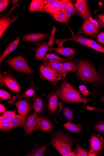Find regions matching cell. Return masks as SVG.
Listing matches in <instances>:
<instances>
[{"mask_svg": "<svg viewBox=\"0 0 104 156\" xmlns=\"http://www.w3.org/2000/svg\"><path fill=\"white\" fill-rule=\"evenodd\" d=\"M66 61L62 62V68L64 78L66 76L68 73L75 72V65L73 62Z\"/></svg>", "mask_w": 104, "mask_h": 156, "instance_id": "cell-27", "label": "cell"}, {"mask_svg": "<svg viewBox=\"0 0 104 156\" xmlns=\"http://www.w3.org/2000/svg\"><path fill=\"white\" fill-rule=\"evenodd\" d=\"M40 77L54 85L57 84L59 81L56 74L50 67L43 64L41 65L38 69Z\"/></svg>", "mask_w": 104, "mask_h": 156, "instance_id": "cell-10", "label": "cell"}, {"mask_svg": "<svg viewBox=\"0 0 104 156\" xmlns=\"http://www.w3.org/2000/svg\"><path fill=\"white\" fill-rule=\"evenodd\" d=\"M6 85L5 78L3 74L2 73L1 69L0 70V86L2 87Z\"/></svg>", "mask_w": 104, "mask_h": 156, "instance_id": "cell-45", "label": "cell"}, {"mask_svg": "<svg viewBox=\"0 0 104 156\" xmlns=\"http://www.w3.org/2000/svg\"><path fill=\"white\" fill-rule=\"evenodd\" d=\"M79 89L81 92L85 96L88 95L90 93L86 87L84 85H81L80 86Z\"/></svg>", "mask_w": 104, "mask_h": 156, "instance_id": "cell-41", "label": "cell"}, {"mask_svg": "<svg viewBox=\"0 0 104 156\" xmlns=\"http://www.w3.org/2000/svg\"><path fill=\"white\" fill-rule=\"evenodd\" d=\"M95 20L103 28H104V11L96 12L95 13Z\"/></svg>", "mask_w": 104, "mask_h": 156, "instance_id": "cell-33", "label": "cell"}, {"mask_svg": "<svg viewBox=\"0 0 104 156\" xmlns=\"http://www.w3.org/2000/svg\"><path fill=\"white\" fill-rule=\"evenodd\" d=\"M6 62L19 76L27 81L31 80L30 76L36 74L29 67L27 62L21 55L9 59L7 60Z\"/></svg>", "mask_w": 104, "mask_h": 156, "instance_id": "cell-5", "label": "cell"}, {"mask_svg": "<svg viewBox=\"0 0 104 156\" xmlns=\"http://www.w3.org/2000/svg\"><path fill=\"white\" fill-rule=\"evenodd\" d=\"M58 98L66 104L82 103L86 105L88 101L84 98L80 92L66 80H62L58 88Z\"/></svg>", "mask_w": 104, "mask_h": 156, "instance_id": "cell-3", "label": "cell"}, {"mask_svg": "<svg viewBox=\"0 0 104 156\" xmlns=\"http://www.w3.org/2000/svg\"><path fill=\"white\" fill-rule=\"evenodd\" d=\"M75 72L81 82L92 83V90L89 94L95 97L97 96L101 91L100 87L104 84V75H100L93 66L84 61H80L75 66Z\"/></svg>", "mask_w": 104, "mask_h": 156, "instance_id": "cell-1", "label": "cell"}, {"mask_svg": "<svg viewBox=\"0 0 104 156\" xmlns=\"http://www.w3.org/2000/svg\"><path fill=\"white\" fill-rule=\"evenodd\" d=\"M50 144L48 141L41 146H38V143L33 145L31 149L28 152L26 156H44L47 151L48 146Z\"/></svg>", "mask_w": 104, "mask_h": 156, "instance_id": "cell-17", "label": "cell"}, {"mask_svg": "<svg viewBox=\"0 0 104 156\" xmlns=\"http://www.w3.org/2000/svg\"><path fill=\"white\" fill-rule=\"evenodd\" d=\"M56 30V28L53 27L48 41L47 43L41 42L37 45L35 49V59L40 61H43L47 52L54 43L55 40V36Z\"/></svg>", "mask_w": 104, "mask_h": 156, "instance_id": "cell-8", "label": "cell"}, {"mask_svg": "<svg viewBox=\"0 0 104 156\" xmlns=\"http://www.w3.org/2000/svg\"><path fill=\"white\" fill-rule=\"evenodd\" d=\"M70 1L69 0H63L60 5V11L65 12L66 5Z\"/></svg>", "mask_w": 104, "mask_h": 156, "instance_id": "cell-44", "label": "cell"}, {"mask_svg": "<svg viewBox=\"0 0 104 156\" xmlns=\"http://www.w3.org/2000/svg\"><path fill=\"white\" fill-rule=\"evenodd\" d=\"M50 144L63 156H67L72 151V147L78 140L61 130L52 131Z\"/></svg>", "mask_w": 104, "mask_h": 156, "instance_id": "cell-2", "label": "cell"}, {"mask_svg": "<svg viewBox=\"0 0 104 156\" xmlns=\"http://www.w3.org/2000/svg\"><path fill=\"white\" fill-rule=\"evenodd\" d=\"M88 48L104 53V48L92 39H88Z\"/></svg>", "mask_w": 104, "mask_h": 156, "instance_id": "cell-31", "label": "cell"}, {"mask_svg": "<svg viewBox=\"0 0 104 156\" xmlns=\"http://www.w3.org/2000/svg\"><path fill=\"white\" fill-rule=\"evenodd\" d=\"M10 122V119L4 116L0 117V122Z\"/></svg>", "mask_w": 104, "mask_h": 156, "instance_id": "cell-46", "label": "cell"}, {"mask_svg": "<svg viewBox=\"0 0 104 156\" xmlns=\"http://www.w3.org/2000/svg\"><path fill=\"white\" fill-rule=\"evenodd\" d=\"M13 4L16 5L17 4L18 2V1H12Z\"/></svg>", "mask_w": 104, "mask_h": 156, "instance_id": "cell-51", "label": "cell"}, {"mask_svg": "<svg viewBox=\"0 0 104 156\" xmlns=\"http://www.w3.org/2000/svg\"><path fill=\"white\" fill-rule=\"evenodd\" d=\"M45 58L50 59H53L58 62H62L66 61V59L60 57L58 56L56 54L52 53H48L45 55Z\"/></svg>", "mask_w": 104, "mask_h": 156, "instance_id": "cell-34", "label": "cell"}, {"mask_svg": "<svg viewBox=\"0 0 104 156\" xmlns=\"http://www.w3.org/2000/svg\"><path fill=\"white\" fill-rule=\"evenodd\" d=\"M43 62L44 65L50 67L55 73L59 81L64 78L62 68V62L46 58H44Z\"/></svg>", "mask_w": 104, "mask_h": 156, "instance_id": "cell-14", "label": "cell"}, {"mask_svg": "<svg viewBox=\"0 0 104 156\" xmlns=\"http://www.w3.org/2000/svg\"><path fill=\"white\" fill-rule=\"evenodd\" d=\"M9 3L8 0H1L0 1V12H1L7 6Z\"/></svg>", "mask_w": 104, "mask_h": 156, "instance_id": "cell-40", "label": "cell"}, {"mask_svg": "<svg viewBox=\"0 0 104 156\" xmlns=\"http://www.w3.org/2000/svg\"><path fill=\"white\" fill-rule=\"evenodd\" d=\"M44 4L43 0H33L29 7V10L31 12H44Z\"/></svg>", "mask_w": 104, "mask_h": 156, "instance_id": "cell-25", "label": "cell"}, {"mask_svg": "<svg viewBox=\"0 0 104 156\" xmlns=\"http://www.w3.org/2000/svg\"><path fill=\"white\" fill-rule=\"evenodd\" d=\"M65 128L73 133L80 134L82 132V127L79 124L74 123L70 121H68L63 125Z\"/></svg>", "mask_w": 104, "mask_h": 156, "instance_id": "cell-26", "label": "cell"}, {"mask_svg": "<svg viewBox=\"0 0 104 156\" xmlns=\"http://www.w3.org/2000/svg\"><path fill=\"white\" fill-rule=\"evenodd\" d=\"M27 116L17 115L16 117L10 119V122L12 125V129L24 126Z\"/></svg>", "mask_w": 104, "mask_h": 156, "instance_id": "cell-24", "label": "cell"}, {"mask_svg": "<svg viewBox=\"0 0 104 156\" xmlns=\"http://www.w3.org/2000/svg\"><path fill=\"white\" fill-rule=\"evenodd\" d=\"M32 101H34L33 109L34 112L37 115H39L43 110L45 102L41 96H35L31 98Z\"/></svg>", "mask_w": 104, "mask_h": 156, "instance_id": "cell-20", "label": "cell"}, {"mask_svg": "<svg viewBox=\"0 0 104 156\" xmlns=\"http://www.w3.org/2000/svg\"><path fill=\"white\" fill-rule=\"evenodd\" d=\"M94 129L97 131L104 134V120L99 122L95 125Z\"/></svg>", "mask_w": 104, "mask_h": 156, "instance_id": "cell-38", "label": "cell"}, {"mask_svg": "<svg viewBox=\"0 0 104 156\" xmlns=\"http://www.w3.org/2000/svg\"><path fill=\"white\" fill-rule=\"evenodd\" d=\"M75 151V152L77 156H88L87 150L82 148L80 146L77 144L76 145Z\"/></svg>", "mask_w": 104, "mask_h": 156, "instance_id": "cell-35", "label": "cell"}, {"mask_svg": "<svg viewBox=\"0 0 104 156\" xmlns=\"http://www.w3.org/2000/svg\"><path fill=\"white\" fill-rule=\"evenodd\" d=\"M11 98V95L8 92L2 89L0 90V100L1 101L10 100Z\"/></svg>", "mask_w": 104, "mask_h": 156, "instance_id": "cell-36", "label": "cell"}, {"mask_svg": "<svg viewBox=\"0 0 104 156\" xmlns=\"http://www.w3.org/2000/svg\"><path fill=\"white\" fill-rule=\"evenodd\" d=\"M6 111L5 107L2 105L0 104V113H4Z\"/></svg>", "mask_w": 104, "mask_h": 156, "instance_id": "cell-48", "label": "cell"}, {"mask_svg": "<svg viewBox=\"0 0 104 156\" xmlns=\"http://www.w3.org/2000/svg\"><path fill=\"white\" fill-rule=\"evenodd\" d=\"M50 15L56 20L64 23H68L70 19L65 12L60 11L50 14Z\"/></svg>", "mask_w": 104, "mask_h": 156, "instance_id": "cell-28", "label": "cell"}, {"mask_svg": "<svg viewBox=\"0 0 104 156\" xmlns=\"http://www.w3.org/2000/svg\"><path fill=\"white\" fill-rule=\"evenodd\" d=\"M20 40V37H17L12 41L7 46L2 54L0 57V66L6 57L9 54L12 52L17 48L19 42Z\"/></svg>", "mask_w": 104, "mask_h": 156, "instance_id": "cell-19", "label": "cell"}, {"mask_svg": "<svg viewBox=\"0 0 104 156\" xmlns=\"http://www.w3.org/2000/svg\"><path fill=\"white\" fill-rule=\"evenodd\" d=\"M101 101L104 103V96L101 98Z\"/></svg>", "mask_w": 104, "mask_h": 156, "instance_id": "cell-52", "label": "cell"}, {"mask_svg": "<svg viewBox=\"0 0 104 156\" xmlns=\"http://www.w3.org/2000/svg\"><path fill=\"white\" fill-rule=\"evenodd\" d=\"M16 115L14 111H5L3 113V115L10 119L16 117Z\"/></svg>", "mask_w": 104, "mask_h": 156, "instance_id": "cell-39", "label": "cell"}, {"mask_svg": "<svg viewBox=\"0 0 104 156\" xmlns=\"http://www.w3.org/2000/svg\"><path fill=\"white\" fill-rule=\"evenodd\" d=\"M16 6L13 7L8 13L0 19V37L2 38L9 26L17 20L18 16H10V13Z\"/></svg>", "mask_w": 104, "mask_h": 156, "instance_id": "cell-13", "label": "cell"}, {"mask_svg": "<svg viewBox=\"0 0 104 156\" xmlns=\"http://www.w3.org/2000/svg\"><path fill=\"white\" fill-rule=\"evenodd\" d=\"M89 142L90 151L98 155L104 149V140L99 135L95 133H93Z\"/></svg>", "mask_w": 104, "mask_h": 156, "instance_id": "cell-11", "label": "cell"}, {"mask_svg": "<svg viewBox=\"0 0 104 156\" xmlns=\"http://www.w3.org/2000/svg\"><path fill=\"white\" fill-rule=\"evenodd\" d=\"M12 129V125L11 122H0V130L7 131Z\"/></svg>", "mask_w": 104, "mask_h": 156, "instance_id": "cell-37", "label": "cell"}, {"mask_svg": "<svg viewBox=\"0 0 104 156\" xmlns=\"http://www.w3.org/2000/svg\"><path fill=\"white\" fill-rule=\"evenodd\" d=\"M58 88L56 87L46 96L45 105L43 110V114L57 123L56 117L62 111L63 103L58 101Z\"/></svg>", "mask_w": 104, "mask_h": 156, "instance_id": "cell-4", "label": "cell"}, {"mask_svg": "<svg viewBox=\"0 0 104 156\" xmlns=\"http://www.w3.org/2000/svg\"><path fill=\"white\" fill-rule=\"evenodd\" d=\"M88 39L78 35L73 36L70 38H59L56 39V43L60 47H63V44L66 41H76L78 43L88 48Z\"/></svg>", "mask_w": 104, "mask_h": 156, "instance_id": "cell-18", "label": "cell"}, {"mask_svg": "<svg viewBox=\"0 0 104 156\" xmlns=\"http://www.w3.org/2000/svg\"><path fill=\"white\" fill-rule=\"evenodd\" d=\"M63 1L55 0V1L50 2L44 6L43 10L50 14L60 11V5Z\"/></svg>", "mask_w": 104, "mask_h": 156, "instance_id": "cell-21", "label": "cell"}, {"mask_svg": "<svg viewBox=\"0 0 104 156\" xmlns=\"http://www.w3.org/2000/svg\"><path fill=\"white\" fill-rule=\"evenodd\" d=\"M75 4L74 3L73 1H70L66 5L65 12L69 18L74 15L76 12L77 9Z\"/></svg>", "mask_w": 104, "mask_h": 156, "instance_id": "cell-30", "label": "cell"}, {"mask_svg": "<svg viewBox=\"0 0 104 156\" xmlns=\"http://www.w3.org/2000/svg\"><path fill=\"white\" fill-rule=\"evenodd\" d=\"M38 117L36 113H30L27 118L24 125L25 135L26 137L37 130Z\"/></svg>", "mask_w": 104, "mask_h": 156, "instance_id": "cell-12", "label": "cell"}, {"mask_svg": "<svg viewBox=\"0 0 104 156\" xmlns=\"http://www.w3.org/2000/svg\"><path fill=\"white\" fill-rule=\"evenodd\" d=\"M97 37L99 42L100 44H104V32L99 33Z\"/></svg>", "mask_w": 104, "mask_h": 156, "instance_id": "cell-43", "label": "cell"}, {"mask_svg": "<svg viewBox=\"0 0 104 156\" xmlns=\"http://www.w3.org/2000/svg\"><path fill=\"white\" fill-rule=\"evenodd\" d=\"M48 35L41 33H33L25 35L23 38L24 41L30 42L38 41L45 38Z\"/></svg>", "mask_w": 104, "mask_h": 156, "instance_id": "cell-23", "label": "cell"}, {"mask_svg": "<svg viewBox=\"0 0 104 156\" xmlns=\"http://www.w3.org/2000/svg\"><path fill=\"white\" fill-rule=\"evenodd\" d=\"M49 51L50 52L55 51L66 57H70L74 56L76 53L75 50L70 48L58 47L57 48H54L51 47Z\"/></svg>", "mask_w": 104, "mask_h": 156, "instance_id": "cell-22", "label": "cell"}, {"mask_svg": "<svg viewBox=\"0 0 104 156\" xmlns=\"http://www.w3.org/2000/svg\"><path fill=\"white\" fill-rule=\"evenodd\" d=\"M87 152L88 156H97L98 155L94 153L91 151H90L87 150Z\"/></svg>", "mask_w": 104, "mask_h": 156, "instance_id": "cell-47", "label": "cell"}, {"mask_svg": "<svg viewBox=\"0 0 104 156\" xmlns=\"http://www.w3.org/2000/svg\"><path fill=\"white\" fill-rule=\"evenodd\" d=\"M79 15L84 20L90 16L91 14L87 1L85 0H77L75 4Z\"/></svg>", "mask_w": 104, "mask_h": 156, "instance_id": "cell-15", "label": "cell"}, {"mask_svg": "<svg viewBox=\"0 0 104 156\" xmlns=\"http://www.w3.org/2000/svg\"><path fill=\"white\" fill-rule=\"evenodd\" d=\"M55 0H49V1H48V0H45V1H43V2L44 4H47L49 3L50 2L55 1Z\"/></svg>", "mask_w": 104, "mask_h": 156, "instance_id": "cell-49", "label": "cell"}, {"mask_svg": "<svg viewBox=\"0 0 104 156\" xmlns=\"http://www.w3.org/2000/svg\"><path fill=\"white\" fill-rule=\"evenodd\" d=\"M38 89V87L35 86L34 83L32 81L28 87L27 88L23 95L27 97L33 98L35 96Z\"/></svg>", "mask_w": 104, "mask_h": 156, "instance_id": "cell-29", "label": "cell"}, {"mask_svg": "<svg viewBox=\"0 0 104 156\" xmlns=\"http://www.w3.org/2000/svg\"><path fill=\"white\" fill-rule=\"evenodd\" d=\"M53 126V125L49 118L47 117H38L37 130L50 133L52 131Z\"/></svg>", "mask_w": 104, "mask_h": 156, "instance_id": "cell-16", "label": "cell"}, {"mask_svg": "<svg viewBox=\"0 0 104 156\" xmlns=\"http://www.w3.org/2000/svg\"><path fill=\"white\" fill-rule=\"evenodd\" d=\"M6 86L11 91L17 94L22 92L21 85L10 69L3 73Z\"/></svg>", "mask_w": 104, "mask_h": 156, "instance_id": "cell-9", "label": "cell"}, {"mask_svg": "<svg viewBox=\"0 0 104 156\" xmlns=\"http://www.w3.org/2000/svg\"><path fill=\"white\" fill-rule=\"evenodd\" d=\"M86 108L87 109L90 111H97L104 113V109H101L99 107L87 106Z\"/></svg>", "mask_w": 104, "mask_h": 156, "instance_id": "cell-42", "label": "cell"}, {"mask_svg": "<svg viewBox=\"0 0 104 156\" xmlns=\"http://www.w3.org/2000/svg\"><path fill=\"white\" fill-rule=\"evenodd\" d=\"M64 116L68 119L71 122H73L74 117L73 112L68 107H66L63 108V111Z\"/></svg>", "mask_w": 104, "mask_h": 156, "instance_id": "cell-32", "label": "cell"}, {"mask_svg": "<svg viewBox=\"0 0 104 156\" xmlns=\"http://www.w3.org/2000/svg\"><path fill=\"white\" fill-rule=\"evenodd\" d=\"M31 99L20 94L13 96L8 104L16 106L18 113L23 116L27 115L31 113L33 109L31 104Z\"/></svg>", "mask_w": 104, "mask_h": 156, "instance_id": "cell-6", "label": "cell"}, {"mask_svg": "<svg viewBox=\"0 0 104 156\" xmlns=\"http://www.w3.org/2000/svg\"><path fill=\"white\" fill-rule=\"evenodd\" d=\"M67 156H77V155L75 152L71 151L68 154Z\"/></svg>", "mask_w": 104, "mask_h": 156, "instance_id": "cell-50", "label": "cell"}, {"mask_svg": "<svg viewBox=\"0 0 104 156\" xmlns=\"http://www.w3.org/2000/svg\"><path fill=\"white\" fill-rule=\"evenodd\" d=\"M102 28H103L92 18L91 15L89 17L84 20L77 34H83L89 36L95 37L96 35Z\"/></svg>", "mask_w": 104, "mask_h": 156, "instance_id": "cell-7", "label": "cell"}]
</instances>
